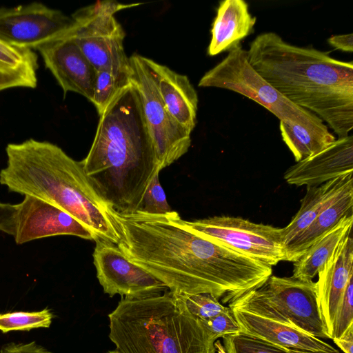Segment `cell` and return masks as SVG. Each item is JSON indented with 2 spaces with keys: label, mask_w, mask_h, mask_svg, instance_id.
<instances>
[{
  "label": "cell",
  "mask_w": 353,
  "mask_h": 353,
  "mask_svg": "<svg viewBox=\"0 0 353 353\" xmlns=\"http://www.w3.org/2000/svg\"><path fill=\"white\" fill-rule=\"evenodd\" d=\"M118 248L134 264L183 295L210 293L230 303L261 286L272 267L192 230L179 214L113 210Z\"/></svg>",
  "instance_id": "cell-1"
},
{
  "label": "cell",
  "mask_w": 353,
  "mask_h": 353,
  "mask_svg": "<svg viewBox=\"0 0 353 353\" xmlns=\"http://www.w3.org/2000/svg\"><path fill=\"white\" fill-rule=\"evenodd\" d=\"M251 66L281 95L325 121L338 138L353 128V63L289 43L272 32L250 43Z\"/></svg>",
  "instance_id": "cell-2"
},
{
  "label": "cell",
  "mask_w": 353,
  "mask_h": 353,
  "mask_svg": "<svg viewBox=\"0 0 353 353\" xmlns=\"http://www.w3.org/2000/svg\"><path fill=\"white\" fill-rule=\"evenodd\" d=\"M81 162L89 180L114 212H137L160 168L132 81L99 115L92 144Z\"/></svg>",
  "instance_id": "cell-3"
},
{
  "label": "cell",
  "mask_w": 353,
  "mask_h": 353,
  "mask_svg": "<svg viewBox=\"0 0 353 353\" xmlns=\"http://www.w3.org/2000/svg\"><path fill=\"white\" fill-rule=\"evenodd\" d=\"M6 152L0 184L9 192L52 203L77 219L98 240L117 245L113 210L89 180L81 161L56 144L34 139L9 143Z\"/></svg>",
  "instance_id": "cell-4"
},
{
  "label": "cell",
  "mask_w": 353,
  "mask_h": 353,
  "mask_svg": "<svg viewBox=\"0 0 353 353\" xmlns=\"http://www.w3.org/2000/svg\"><path fill=\"white\" fill-rule=\"evenodd\" d=\"M108 319V336L119 353H216L215 341L183 295L169 290L123 297Z\"/></svg>",
  "instance_id": "cell-5"
},
{
  "label": "cell",
  "mask_w": 353,
  "mask_h": 353,
  "mask_svg": "<svg viewBox=\"0 0 353 353\" xmlns=\"http://www.w3.org/2000/svg\"><path fill=\"white\" fill-rule=\"evenodd\" d=\"M198 86L237 92L265 108L280 121L299 125L314 132L329 131L319 117L289 101L258 74L248 62L247 50L240 44L208 70Z\"/></svg>",
  "instance_id": "cell-6"
},
{
  "label": "cell",
  "mask_w": 353,
  "mask_h": 353,
  "mask_svg": "<svg viewBox=\"0 0 353 353\" xmlns=\"http://www.w3.org/2000/svg\"><path fill=\"white\" fill-rule=\"evenodd\" d=\"M137 5L99 1L72 14L71 35L97 71L132 74L123 47L125 32L114 14Z\"/></svg>",
  "instance_id": "cell-7"
},
{
  "label": "cell",
  "mask_w": 353,
  "mask_h": 353,
  "mask_svg": "<svg viewBox=\"0 0 353 353\" xmlns=\"http://www.w3.org/2000/svg\"><path fill=\"white\" fill-rule=\"evenodd\" d=\"M145 58L138 54L129 57L131 81L138 90L145 122L161 170L188 152L191 145V134L168 112Z\"/></svg>",
  "instance_id": "cell-8"
},
{
  "label": "cell",
  "mask_w": 353,
  "mask_h": 353,
  "mask_svg": "<svg viewBox=\"0 0 353 353\" xmlns=\"http://www.w3.org/2000/svg\"><path fill=\"white\" fill-rule=\"evenodd\" d=\"M185 223L203 236L270 266L285 261L282 228L226 215Z\"/></svg>",
  "instance_id": "cell-9"
},
{
  "label": "cell",
  "mask_w": 353,
  "mask_h": 353,
  "mask_svg": "<svg viewBox=\"0 0 353 353\" xmlns=\"http://www.w3.org/2000/svg\"><path fill=\"white\" fill-rule=\"evenodd\" d=\"M248 292L294 326L318 339H329L317 304L316 283L312 280L271 275L261 286Z\"/></svg>",
  "instance_id": "cell-10"
},
{
  "label": "cell",
  "mask_w": 353,
  "mask_h": 353,
  "mask_svg": "<svg viewBox=\"0 0 353 353\" xmlns=\"http://www.w3.org/2000/svg\"><path fill=\"white\" fill-rule=\"evenodd\" d=\"M228 307L241 332L281 347L313 352L339 353L330 344L281 319L245 294L230 303Z\"/></svg>",
  "instance_id": "cell-11"
},
{
  "label": "cell",
  "mask_w": 353,
  "mask_h": 353,
  "mask_svg": "<svg viewBox=\"0 0 353 353\" xmlns=\"http://www.w3.org/2000/svg\"><path fill=\"white\" fill-rule=\"evenodd\" d=\"M73 25L72 17L39 2L0 8V38L34 50L67 35Z\"/></svg>",
  "instance_id": "cell-12"
},
{
  "label": "cell",
  "mask_w": 353,
  "mask_h": 353,
  "mask_svg": "<svg viewBox=\"0 0 353 353\" xmlns=\"http://www.w3.org/2000/svg\"><path fill=\"white\" fill-rule=\"evenodd\" d=\"M97 277L110 297L132 298L161 294L167 287L132 262L117 245L98 240L93 252Z\"/></svg>",
  "instance_id": "cell-13"
},
{
  "label": "cell",
  "mask_w": 353,
  "mask_h": 353,
  "mask_svg": "<svg viewBox=\"0 0 353 353\" xmlns=\"http://www.w3.org/2000/svg\"><path fill=\"white\" fill-rule=\"evenodd\" d=\"M71 235L87 240L98 241L97 237L77 219L44 200L33 196H24L17 204L14 239L21 245L42 238Z\"/></svg>",
  "instance_id": "cell-14"
},
{
  "label": "cell",
  "mask_w": 353,
  "mask_h": 353,
  "mask_svg": "<svg viewBox=\"0 0 353 353\" xmlns=\"http://www.w3.org/2000/svg\"><path fill=\"white\" fill-rule=\"evenodd\" d=\"M37 50L64 95L73 92L90 101L97 70L74 41L71 31L42 45Z\"/></svg>",
  "instance_id": "cell-15"
},
{
  "label": "cell",
  "mask_w": 353,
  "mask_h": 353,
  "mask_svg": "<svg viewBox=\"0 0 353 353\" xmlns=\"http://www.w3.org/2000/svg\"><path fill=\"white\" fill-rule=\"evenodd\" d=\"M353 173V136L337 138L323 150L290 167L284 179L296 186H316Z\"/></svg>",
  "instance_id": "cell-16"
},
{
  "label": "cell",
  "mask_w": 353,
  "mask_h": 353,
  "mask_svg": "<svg viewBox=\"0 0 353 353\" xmlns=\"http://www.w3.org/2000/svg\"><path fill=\"white\" fill-rule=\"evenodd\" d=\"M316 300L321 317L329 339H332L335 314L345 288L353 276L352 232L336 248L318 272Z\"/></svg>",
  "instance_id": "cell-17"
},
{
  "label": "cell",
  "mask_w": 353,
  "mask_h": 353,
  "mask_svg": "<svg viewBox=\"0 0 353 353\" xmlns=\"http://www.w3.org/2000/svg\"><path fill=\"white\" fill-rule=\"evenodd\" d=\"M159 94L170 116L191 134L196 123L198 96L188 77L145 58Z\"/></svg>",
  "instance_id": "cell-18"
},
{
  "label": "cell",
  "mask_w": 353,
  "mask_h": 353,
  "mask_svg": "<svg viewBox=\"0 0 353 353\" xmlns=\"http://www.w3.org/2000/svg\"><path fill=\"white\" fill-rule=\"evenodd\" d=\"M256 21L244 0H224L219 3L212 22L208 54L215 56L230 51L254 30Z\"/></svg>",
  "instance_id": "cell-19"
},
{
  "label": "cell",
  "mask_w": 353,
  "mask_h": 353,
  "mask_svg": "<svg viewBox=\"0 0 353 353\" xmlns=\"http://www.w3.org/2000/svg\"><path fill=\"white\" fill-rule=\"evenodd\" d=\"M353 213V176L325 206L312 223L285 248V261L294 262L345 215Z\"/></svg>",
  "instance_id": "cell-20"
},
{
  "label": "cell",
  "mask_w": 353,
  "mask_h": 353,
  "mask_svg": "<svg viewBox=\"0 0 353 353\" xmlns=\"http://www.w3.org/2000/svg\"><path fill=\"white\" fill-rule=\"evenodd\" d=\"M38 55L0 38V92L15 88H35Z\"/></svg>",
  "instance_id": "cell-21"
},
{
  "label": "cell",
  "mask_w": 353,
  "mask_h": 353,
  "mask_svg": "<svg viewBox=\"0 0 353 353\" xmlns=\"http://www.w3.org/2000/svg\"><path fill=\"white\" fill-rule=\"evenodd\" d=\"M350 174L332 179L319 185L307 187L306 193L301 200L299 210L292 218L291 221L285 227L282 228L285 250L288 245L312 223L325 206L339 191Z\"/></svg>",
  "instance_id": "cell-22"
},
{
  "label": "cell",
  "mask_w": 353,
  "mask_h": 353,
  "mask_svg": "<svg viewBox=\"0 0 353 353\" xmlns=\"http://www.w3.org/2000/svg\"><path fill=\"white\" fill-rule=\"evenodd\" d=\"M353 213L345 215L293 263L292 276L310 281L318 274L336 248L352 232Z\"/></svg>",
  "instance_id": "cell-23"
},
{
  "label": "cell",
  "mask_w": 353,
  "mask_h": 353,
  "mask_svg": "<svg viewBox=\"0 0 353 353\" xmlns=\"http://www.w3.org/2000/svg\"><path fill=\"white\" fill-rule=\"evenodd\" d=\"M283 141L296 162L323 150L336 139L331 132H314L301 125L280 121Z\"/></svg>",
  "instance_id": "cell-24"
},
{
  "label": "cell",
  "mask_w": 353,
  "mask_h": 353,
  "mask_svg": "<svg viewBox=\"0 0 353 353\" xmlns=\"http://www.w3.org/2000/svg\"><path fill=\"white\" fill-rule=\"evenodd\" d=\"M131 74L110 70L97 71L90 101L101 114L112 100L131 83Z\"/></svg>",
  "instance_id": "cell-25"
},
{
  "label": "cell",
  "mask_w": 353,
  "mask_h": 353,
  "mask_svg": "<svg viewBox=\"0 0 353 353\" xmlns=\"http://www.w3.org/2000/svg\"><path fill=\"white\" fill-rule=\"evenodd\" d=\"M53 314L45 308L38 312H14L0 314V330L3 333L10 331H30L39 327H49Z\"/></svg>",
  "instance_id": "cell-26"
},
{
  "label": "cell",
  "mask_w": 353,
  "mask_h": 353,
  "mask_svg": "<svg viewBox=\"0 0 353 353\" xmlns=\"http://www.w3.org/2000/svg\"><path fill=\"white\" fill-rule=\"evenodd\" d=\"M227 353H290L281 347L243 332L222 337Z\"/></svg>",
  "instance_id": "cell-27"
},
{
  "label": "cell",
  "mask_w": 353,
  "mask_h": 353,
  "mask_svg": "<svg viewBox=\"0 0 353 353\" xmlns=\"http://www.w3.org/2000/svg\"><path fill=\"white\" fill-rule=\"evenodd\" d=\"M183 296L188 310L201 320L212 318L228 309V307L224 306L218 299L210 293Z\"/></svg>",
  "instance_id": "cell-28"
},
{
  "label": "cell",
  "mask_w": 353,
  "mask_h": 353,
  "mask_svg": "<svg viewBox=\"0 0 353 353\" xmlns=\"http://www.w3.org/2000/svg\"><path fill=\"white\" fill-rule=\"evenodd\" d=\"M159 173L150 182L137 212L148 214H165L172 212L159 182Z\"/></svg>",
  "instance_id": "cell-29"
},
{
  "label": "cell",
  "mask_w": 353,
  "mask_h": 353,
  "mask_svg": "<svg viewBox=\"0 0 353 353\" xmlns=\"http://www.w3.org/2000/svg\"><path fill=\"white\" fill-rule=\"evenodd\" d=\"M351 326H353V276L350 279L338 306L331 339L341 336Z\"/></svg>",
  "instance_id": "cell-30"
},
{
  "label": "cell",
  "mask_w": 353,
  "mask_h": 353,
  "mask_svg": "<svg viewBox=\"0 0 353 353\" xmlns=\"http://www.w3.org/2000/svg\"><path fill=\"white\" fill-rule=\"evenodd\" d=\"M201 321L212 339L214 341L225 335L241 332L240 327L229 307L227 310L212 318Z\"/></svg>",
  "instance_id": "cell-31"
},
{
  "label": "cell",
  "mask_w": 353,
  "mask_h": 353,
  "mask_svg": "<svg viewBox=\"0 0 353 353\" xmlns=\"http://www.w3.org/2000/svg\"><path fill=\"white\" fill-rule=\"evenodd\" d=\"M17 204L0 203V231L14 236Z\"/></svg>",
  "instance_id": "cell-32"
},
{
  "label": "cell",
  "mask_w": 353,
  "mask_h": 353,
  "mask_svg": "<svg viewBox=\"0 0 353 353\" xmlns=\"http://www.w3.org/2000/svg\"><path fill=\"white\" fill-rule=\"evenodd\" d=\"M0 353H52L32 341L28 343H10L2 346Z\"/></svg>",
  "instance_id": "cell-33"
},
{
  "label": "cell",
  "mask_w": 353,
  "mask_h": 353,
  "mask_svg": "<svg viewBox=\"0 0 353 353\" xmlns=\"http://www.w3.org/2000/svg\"><path fill=\"white\" fill-rule=\"evenodd\" d=\"M327 42L336 50L347 52H352L353 51L352 33L332 35L328 38Z\"/></svg>",
  "instance_id": "cell-34"
},
{
  "label": "cell",
  "mask_w": 353,
  "mask_h": 353,
  "mask_svg": "<svg viewBox=\"0 0 353 353\" xmlns=\"http://www.w3.org/2000/svg\"><path fill=\"white\" fill-rule=\"evenodd\" d=\"M332 341L344 353H353V326L349 327L341 336Z\"/></svg>",
  "instance_id": "cell-35"
},
{
  "label": "cell",
  "mask_w": 353,
  "mask_h": 353,
  "mask_svg": "<svg viewBox=\"0 0 353 353\" xmlns=\"http://www.w3.org/2000/svg\"><path fill=\"white\" fill-rule=\"evenodd\" d=\"M214 345L216 349V353H227L223 345H222L219 340H216Z\"/></svg>",
  "instance_id": "cell-36"
},
{
  "label": "cell",
  "mask_w": 353,
  "mask_h": 353,
  "mask_svg": "<svg viewBox=\"0 0 353 353\" xmlns=\"http://www.w3.org/2000/svg\"><path fill=\"white\" fill-rule=\"evenodd\" d=\"M286 350L290 353H323V352H309V351H305V350H294V349H290V348H286Z\"/></svg>",
  "instance_id": "cell-37"
},
{
  "label": "cell",
  "mask_w": 353,
  "mask_h": 353,
  "mask_svg": "<svg viewBox=\"0 0 353 353\" xmlns=\"http://www.w3.org/2000/svg\"><path fill=\"white\" fill-rule=\"evenodd\" d=\"M106 353H119L116 349L113 350H109Z\"/></svg>",
  "instance_id": "cell-38"
}]
</instances>
